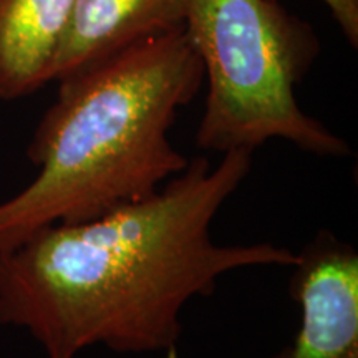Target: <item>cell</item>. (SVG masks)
I'll list each match as a JSON object with an SVG mask.
<instances>
[{
  "mask_svg": "<svg viewBox=\"0 0 358 358\" xmlns=\"http://www.w3.org/2000/svg\"><path fill=\"white\" fill-rule=\"evenodd\" d=\"M252 151L206 156L150 198L77 224L45 227L0 250V325L30 334L45 358L174 352L181 312L209 297L222 275L292 267L297 254L272 243L217 244L219 209L248 179Z\"/></svg>",
  "mask_w": 358,
  "mask_h": 358,
  "instance_id": "6da1fadb",
  "label": "cell"
},
{
  "mask_svg": "<svg viewBox=\"0 0 358 358\" xmlns=\"http://www.w3.org/2000/svg\"><path fill=\"white\" fill-rule=\"evenodd\" d=\"M204 69L185 30L133 43L58 80L27 148L38 169L0 203V250L45 227L92 221L153 196L189 158L169 141Z\"/></svg>",
  "mask_w": 358,
  "mask_h": 358,
  "instance_id": "7a4b0ae2",
  "label": "cell"
},
{
  "mask_svg": "<svg viewBox=\"0 0 358 358\" xmlns=\"http://www.w3.org/2000/svg\"><path fill=\"white\" fill-rule=\"evenodd\" d=\"M185 34L208 82L196 131L201 150L254 153L268 140H284L317 156L352 153L295 98L320 53L308 22L277 0H187Z\"/></svg>",
  "mask_w": 358,
  "mask_h": 358,
  "instance_id": "3957f363",
  "label": "cell"
},
{
  "mask_svg": "<svg viewBox=\"0 0 358 358\" xmlns=\"http://www.w3.org/2000/svg\"><path fill=\"white\" fill-rule=\"evenodd\" d=\"M290 295L301 329L274 358H358V254L334 232L319 231L297 254ZM168 358H178L176 352Z\"/></svg>",
  "mask_w": 358,
  "mask_h": 358,
  "instance_id": "277c9868",
  "label": "cell"
},
{
  "mask_svg": "<svg viewBox=\"0 0 358 358\" xmlns=\"http://www.w3.org/2000/svg\"><path fill=\"white\" fill-rule=\"evenodd\" d=\"M187 0H75L52 82L151 37L185 30Z\"/></svg>",
  "mask_w": 358,
  "mask_h": 358,
  "instance_id": "5b68a950",
  "label": "cell"
},
{
  "mask_svg": "<svg viewBox=\"0 0 358 358\" xmlns=\"http://www.w3.org/2000/svg\"><path fill=\"white\" fill-rule=\"evenodd\" d=\"M75 0H0V100L52 82V65Z\"/></svg>",
  "mask_w": 358,
  "mask_h": 358,
  "instance_id": "8992f818",
  "label": "cell"
},
{
  "mask_svg": "<svg viewBox=\"0 0 358 358\" xmlns=\"http://www.w3.org/2000/svg\"><path fill=\"white\" fill-rule=\"evenodd\" d=\"M353 48L358 47V0H322Z\"/></svg>",
  "mask_w": 358,
  "mask_h": 358,
  "instance_id": "52a82bcc",
  "label": "cell"
}]
</instances>
